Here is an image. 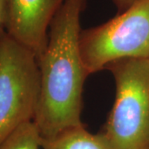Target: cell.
<instances>
[{"label":"cell","instance_id":"obj_9","mask_svg":"<svg viewBox=\"0 0 149 149\" xmlns=\"http://www.w3.org/2000/svg\"><path fill=\"white\" fill-rule=\"evenodd\" d=\"M113 1L117 7L118 13H121L123 11L126 10L131 5H133L138 0H113Z\"/></svg>","mask_w":149,"mask_h":149},{"label":"cell","instance_id":"obj_2","mask_svg":"<svg viewBox=\"0 0 149 149\" xmlns=\"http://www.w3.org/2000/svg\"><path fill=\"white\" fill-rule=\"evenodd\" d=\"M107 69L116 95L100 133L113 149H149V59L119 60Z\"/></svg>","mask_w":149,"mask_h":149},{"label":"cell","instance_id":"obj_8","mask_svg":"<svg viewBox=\"0 0 149 149\" xmlns=\"http://www.w3.org/2000/svg\"><path fill=\"white\" fill-rule=\"evenodd\" d=\"M6 3L5 0H0V37L5 32Z\"/></svg>","mask_w":149,"mask_h":149},{"label":"cell","instance_id":"obj_3","mask_svg":"<svg viewBox=\"0 0 149 149\" xmlns=\"http://www.w3.org/2000/svg\"><path fill=\"white\" fill-rule=\"evenodd\" d=\"M80 48L89 75L119 60L149 59V0H138L106 22L82 30Z\"/></svg>","mask_w":149,"mask_h":149},{"label":"cell","instance_id":"obj_4","mask_svg":"<svg viewBox=\"0 0 149 149\" xmlns=\"http://www.w3.org/2000/svg\"><path fill=\"white\" fill-rule=\"evenodd\" d=\"M39 96L37 56L5 31L0 37V143L33 121Z\"/></svg>","mask_w":149,"mask_h":149},{"label":"cell","instance_id":"obj_1","mask_svg":"<svg viewBox=\"0 0 149 149\" xmlns=\"http://www.w3.org/2000/svg\"><path fill=\"white\" fill-rule=\"evenodd\" d=\"M86 0H65L51 22L46 47L37 57L40 96L33 122L42 140L81 121L82 94L89 74L80 48V16Z\"/></svg>","mask_w":149,"mask_h":149},{"label":"cell","instance_id":"obj_6","mask_svg":"<svg viewBox=\"0 0 149 149\" xmlns=\"http://www.w3.org/2000/svg\"><path fill=\"white\" fill-rule=\"evenodd\" d=\"M42 149H113L100 132L92 133L85 125L66 129L53 138L42 139Z\"/></svg>","mask_w":149,"mask_h":149},{"label":"cell","instance_id":"obj_5","mask_svg":"<svg viewBox=\"0 0 149 149\" xmlns=\"http://www.w3.org/2000/svg\"><path fill=\"white\" fill-rule=\"evenodd\" d=\"M65 0H5L6 32L37 57L47 42L54 17Z\"/></svg>","mask_w":149,"mask_h":149},{"label":"cell","instance_id":"obj_7","mask_svg":"<svg viewBox=\"0 0 149 149\" xmlns=\"http://www.w3.org/2000/svg\"><path fill=\"white\" fill-rule=\"evenodd\" d=\"M0 149H42V138L33 121L27 122L6 138Z\"/></svg>","mask_w":149,"mask_h":149}]
</instances>
